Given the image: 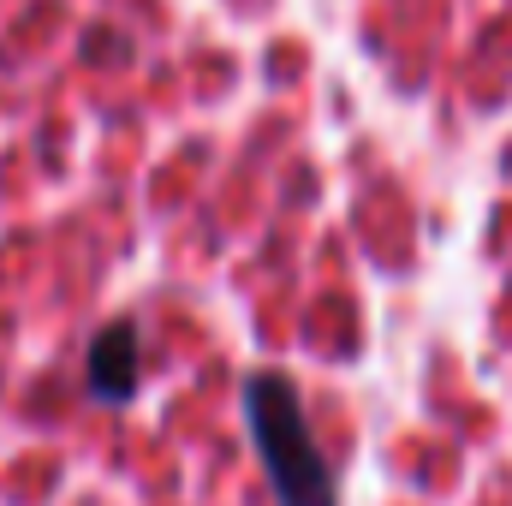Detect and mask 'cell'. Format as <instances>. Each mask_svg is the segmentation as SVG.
Wrapping results in <instances>:
<instances>
[{
    "label": "cell",
    "instance_id": "6da1fadb",
    "mask_svg": "<svg viewBox=\"0 0 512 506\" xmlns=\"http://www.w3.org/2000/svg\"><path fill=\"white\" fill-rule=\"evenodd\" d=\"M245 411H251L256 453L268 465V483L280 506H334V471L304 423V399L286 376L245 381Z\"/></svg>",
    "mask_w": 512,
    "mask_h": 506
},
{
    "label": "cell",
    "instance_id": "7a4b0ae2",
    "mask_svg": "<svg viewBox=\"0 0 512 506\" xmlns=\"http://www.w3.org/2000/svg\"><path fill=\"white\" fill-rule=\"evenodd\" d=\"M84 376H90V393L96 399L126 405L131 393H137V322H114V328L96 334Z\"/></svg>",
    "mask_w": 512,
    "mask_h": 506
}]
</instances>
